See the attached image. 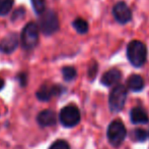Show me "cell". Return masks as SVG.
<instances>
[{
  "label": "cell",
  "instance_id": "cell-1",
  "mask_svg": "<svg viewBox=\"0 0 149 149\" xmlns=\"http://www.w3.org/2000/svg\"><path fill=\"white\" fill-rule=\"evenodd\" d=\"M127 58L134 68H141L147 60V48L143 42L132 40L127 46Z\"/></svg>",
  "mask_w": 149,
  "mask_h": 149
},
{
  "label": "cell",
  "instance_id": "cell-2",
  "mask_svg": "<svg viewBox=\"0 0 149 149\" xmlns=\"http://www.w3.org/2000/svg\"><path fill=\"white\" fill-rule=\"evenodd\" d=\"M39 27L44 35H53L59 30V18L54 10L47 9L41 14L39 20Z\"/></svg>",
  "mask_w": 149,
  "mask_h": 149
},
{
  "label": "cell",
  "instance_id": "cell-3",
  "mask_svg": "<svg viewBox=\"0 0 149 149\" xmlns=\"http://www.w3.org/2000/svg\"><path fill=\"white\" fill-rule=\"evenodd\" d=\"M127 88L122 84L116 85L109 95V106L112 112H119L123 109L127 99Z\"/></svg>",
  "mask_w": 149,
  "mask_h": 149
},
{
  "label": "cell",
  "instance_id": "cell-4",
  "mask_svg": "<svg viewBox=\"0 0 149 149\" xmlns=\"http://www.w3.org/2000/svg\"><path fill=\"white\" fill-rule=\"evenodd\" d=\"M127 135V130L123 121L120 119H115L109 125L107 136H108L109 142L115 147H119L124 142Z\"/></svg>",
  "mask_w": 149,
  "mask_h": 149
},
{
  "label": "cell",
  "instance_id": "cell-5",
  "mask_svg": "<svg viewBox=\"0 0 149 149\" xmlns=\"http://www.w3.org/2000/svg\"><path fill=\"white\" fill-rule=\"evenodd\" d=\"M22 45L24 49H33L39 43V27L36 23H29L24 26L20 35Z\"/></svg>",
  "mask_w": 149,
  "mask_h": 149
},
{
  "label": "cell",
  "instance_id": "cell-6",
  "mask_svg": "<svg viewBox=\"0 0 149 149\" xmlns=\"http://www.w3.org/2000/svg\"><path fill=\"white\" fill-rule=\"evenodd\" d=\"M60 121L64 127L72 128L78 125L80 121L81 115L78 107L74 104H69L63 107L59 114Z\"/></svg>",
  "mask_w": 149,
  "mask_h": 149
},
{
  "label": "cell",
  "instance_id": "cell-7",
  "mask_svg": "<svg viewBox=\"0 0 149 149\" xmlns=\"http://www.w3.org/2000/svg\"><path fill=\"white\" fill-rule=\"evenodd\" d=\"M113 16L115 20L121 25H126L132 20V11L127 3L124 1H119L113 7Z\"/></svg>",
  "mask_w": 149,
  "mask_h": 149
},
{
  "label": "cell",
  "instance_id": "cell-8",
  "mask_svg": "<svg viewBox=\"0 0 149 149\" xmlns=\"http://www.w3.org/2000/svg\"><path fill=\"white\" fill-rule=\"evenodd\" d=\"M65 91V88L61 85H48L44 84L41 88L37 91L36 96L41 101H49L54 95L58 96Z\"/></svg>",
  "mask_w": 149,
  "mask_h": 149
},
{
  "label": "cell",
  "instance_id": "cell-9",
  "mask_svg": "<svg viewBox=\"0 0 149 149\" xmlns=\"http://www.w3.org/2000/svg\"><path fill=\"white\" fill-rule=\"evenodd\" d=\"M18 36L15 33H10L0 41V51L2 53L10 54L17 48Z\"/></svg>",
  "mask_w": 149,
  "mask_h": 149
},
{
  "label": "cell",
  "instance_id": "cell-10",
  "mask_svg": "<svg viewBox=\"0 0 149 149\" xmlns=\"http://www.w3.org/2000/svg\"><path fill=\"white\" fill-rule=\"evenodd\" d=\"M122 79V73L118 68H111L107 71L100 78V83L106 87H112L119 84L120 80Z\"/></svg>",
  "mask_w": 149,
  "mask_h": 149
},
{
  "label": "cell",
  "instance_id": "cell-11",
  "mask_svg": "<svg viewBox=\"0 0 149 149\" xmlns=\"http://www.w3.org/2000/svg\"><path fill=\"white\" fill-rule=\"evenodd\" d=\"M37 121L41 127H51L57 121L56 113L51 109H45L41 112L37 117Z\"/></svg>",
  "mask_w": 149,
  "mask_h": 149
},
{
  "label": "cell",
  "instance_id": "cell-12",
  "mask_svg": "<svg viewBox=\"0 0 149 149\" xmlns=\"http://www.w3.org/2000/svg\"><path fill=\"white\" fill-rule=\"evenodd\" d=\"M130 119L133 124L138 125V124H147L149 121V117L144 108L140 106L132 108L130 112Z\"/></svg>",
  "mask_w": 149,
  "mask_h": 149
},
{
  "label": "cell",
  "instance_id": "cell-13",
  "mask_svg": "<svg viewBox=\"0 0 149 149\" xmlns=\"http://www.w3.org/2000/svg\"><path fill=\"white\" fill-rule=\"evenodd\" d=\"M127 86L129 88V90H131L132 92H140L143 90L145 83H144V80L141 76L132 75L128 78Z\"/></svg>",
  "mask_w": 149,
  "mask_h": 149
},
{
  "label": "cell",
  "instance_id": "cell-14",
  "mask_svg": "<svg viewBox=\"0 0 149 149\" xmlns=\"http://www.w3.org/2000/svg\"><path fill=\"white\" fill-rule=\"evenodd\" d=\"M72 26L78 34H86V33L88 32V29H89L88 24H87L86 20H83V18H80L73 20Z\"/></svg>",
  "mask_w": 149,
  "mask_h": 149
},
{
  "label": "cell",
  "instance_id": "cell-15",
  "mask_svg": "<svg viewBox=\"0 0 149 149\" xmlns=\"http://www.w3.org/2000/svg\"><path fill=\"white\" fill-rule=\"evenodd\" d=\"M62 76L66 82H71L77 77V72L73 66H64L62 68Z\"/></svg>",
  "mask_w": 149,
  "mask_h": 149
},
{
  "label": "cell",
  "instance_id": "cell-16",
  "mask_svg": "<svg viewBox=\"0 0 149 149\" xmlns=\"http://www.w3.org/2000/svg\"><path fill=\"white\" fill-rule=\"evenodd\" d=\"M13 0H0V16H7L13 6Z\"/></svg>",
  "mask_w": 149,
  "mask_h": 149
},
{
  "label": "cell",
  "instance_id": "cell-17",
  "mask_svg": "<svg viewBox=\"0 0 149 149\" xmlns=\"http://www.w3.org/2000/svg\"><path fill=\"white\" fill-rule=\"evenodd\" d=\"M31 4L37 14H42L46 10V0H31Z\"/></svg>",
  "mask_w": 149,
  "mask_h": 149
},
{
  "label": "cell",
  "instance_id": "cell-18",
  "mask_svg": "<svg viewBox=\"0 0 149 149\" xmlns=\"http://www.w3.org/2000/svg\"><path fill=\"white\" fill-rule=\"evenodd\" d=\"M148 137V133L143 129H135L133 132V138L136 140V141H139V142H143L147 139Z\"/></svg>",
  "mask_w": 149,
  "mask_h": 149
},
{
  "label": "cell",
  "instance_id": "cell-19",
  "mask_svg": "<svg viewBox=\"0 0 149 149\" xmlns=\"http://www.w3.org/2000/svg\"><path fill=\"white\" fill-rule=\"evenodd\" d=\"M49 149H70V146L65 140H57L50 146Z\"/></svg>",
  "mask_w": 149,
  "mask_h": 149
},
{
  "label": "cell",
  "instance_id": "cell-20",
  "mask_svg": "<svg viewBox=\"0 0 149 149\" xmlns=\"http://www.w3.org/2000/svg\"><path fill=\"white\" fill-rule=\"evenodd\" d=\"M97 71H98V66H97V64H96V61L93 60V61L89 64V68H88V78L91 81L96 77Z\"/></svg>",
  "mask_w": 149,
  "mask_h": 149
},
{
  "label": "cell",
  "instance_id": "cell-21",
  "mask_svg": "<svg viewBox=\"0 0 149 149\" xmlns=\"http://www.w3.org/2000/svg\"><path fill=\"white\" fill-rule=\"evenodd\" d=\"M24 13H26V10H24V8H22V7L18 8V9H16L15 11L13 12V14H12V18H11V20H20V18H24Z\"/></svg>",
  "mask_w": 149,
  "mask_h": 149
},
{
  "label": "cell",
  "instance_id": "cell-22",
  "mask_svg": "<svg viewBox=\"0 0 149 149\" xmlns=\"http://www.w3.org/2000/svg\"><path fill=\"white\" fill-rule=\"evenodd\" d=\"M17 79H18V82H19L20 86L24 87V86L26 85V81H28V79H26V75L24 74V73H22V74L18 75Z\"/></svg>",
  "mask_w": 149,
  "mask_h": 149
},
{
  "label": "cell",
  "instance_id": "cell-23",
  "mask_svg": "<svg viewBox=\"0 0 149 149\" xmlns=\"http://www.w3.org/2000/svg\"><path fill=\"white\" fill-rule=\"evenodd\" d=\"M3 87H4V81L2 78H0V91L3 89Z\"/></svg>",
  "mask_w": 149,
  "mask_h": 149
}]
</instances>
